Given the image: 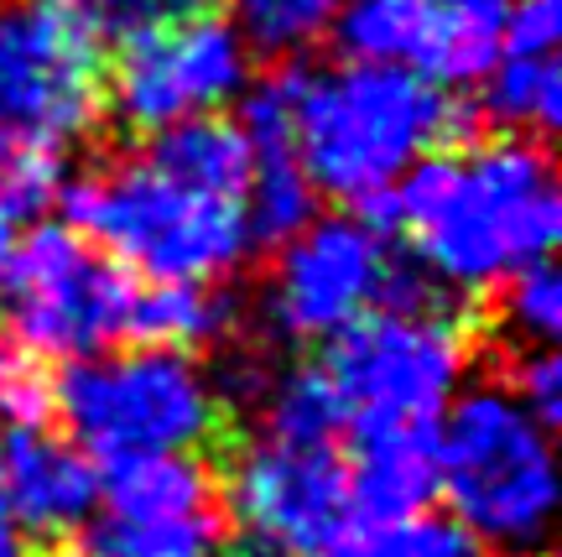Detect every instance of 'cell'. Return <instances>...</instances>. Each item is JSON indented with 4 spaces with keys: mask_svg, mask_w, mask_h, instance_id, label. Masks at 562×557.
Listing matches in <instances>:
<instances>
[{
    "mask_svg": "<svg viewBox=\"0 0 562 557\" xmlns=\"http://www.w3.org/2000/svg\"><path fill=\"white\" fill-rule=\"evenodd\" d=\"M360 220L406 230L417 266L453 292H490L547 260L562 230L558 172L542 141L505 136L474 152H432Z\"/></svg>",
    "mask_w": 562,
    "mask_h": 557,
    "instance_id": "obj_1",
    "label": "cell"
},
{
    "mask_svg": "<svg viewBox=\"0 0 562 557\" xmlns=\"http://www.w3.org/2000/svg\"><path fill=\"white\" fill-rule=\"evenodd\" d=\"M459 131V104L406 68L344 63L323 74L297 68L292 152L313 193L370 209Z\"/></svg>",
    "mask_w": 562,
    "mask_h": 557,
    "instance_id": "obj_2",
    "label": "cell"
},
{
    "mask_svg": "<svg viewBox=\"0 0 562 557\" xmlns=\"http://www.w3.org/2000/svg\"><path fill=\"white\" fill-rule=\"evenodd\" d=\"M438 495L469 537L505 557H537L558 516L552 427L505 380L469 386L438 417Z\"/></svg>",
    "mask_w": 562,
    "mask_h": 557,
    "instance_id": "obj_3",
    "label": "cell"
},
{
    "mask_svg": "<svg viewBox=\"0 0 562 557\" xmlns=\"http://www.w3.org/2000/svg\"><path fill=\"white\" fill-rule=\"evenodd\" d=\"M58 203L79 235L100 239L104 256L136 266L146 281H214L250 256L240 199H214L157 172L146 157L115 161L63 182Z\"/></svg>",
    "mask_w": 562,
    "mask_h": 557,
    "instance_id": "obj_4",
    "label": "cell"
},
{
    "mask_svg": "<svg viewBox=\"0 0 562 557\" xmlns=\"http://www.w3.org/2000/svg\"><path fill=\"white\" fill-rule=\"evenodd\" d=\"M68 443L115 469L136 458L193 454L220 433V391L203 365L178 349H125L63 365L53 380Z\"/></svg>",
    "mask_w": 562,
    "mask_h": 557,
    "instance_id": "obj_5",
    "label": "cell"
},
{
    "mask_svg": "<svg viewBox=\"0 0 562 557\" xmlns=\"http://www.w3.org/2000/svg\"><path fill=\"white\" fill-rule=\"evenodd\" d=\"M104 104V26L89 0H0V172L58 157Z\"/></svg>",
    "mask_w": 562,
    "mask_h": 557,
    "instance_id": "obj_6",
    "label": "cell"
},
{
    "mask_svg": "<svg viewBox=\"0 0 562 557\" xmlns=\"http://www.w3.org/2000/svg\"><path fill=\"white\" fill-rule=\"evenodd\" d=\"M349 427H438L469 376V334L442 308H375L323 365Z\"/></svg>",
    "mask_w": 562,
    "mask_h": 557,
    "instance_id": "obj_7",
    "label": "cell"
},
{
    "mask_svg": "<svg viewBox=\"0 0 562 557\" xmlns=\"http://www.w3.org/2000/svg\"><path fill=\"white\" fill-rule=\"evenodd\" d=\"M5 323L26 355L89 359L131 328L136 281L74 224H37L5 266Z\"/></svg>",
    "mask_w": 562,
    "mask_h": 557,
    "instance_id": "obj_8",
    "label": "cell"
},
{
    "mask_svg": "<svg viewBox=\"0 0 562 557\" xmlns=\"http://www.w3.org/2000/svg\"><path fill=\"white\" fill-rule=\"evenodd\" d=\"M229 516L266 553L318 557L355 526L344 438H292L261 427L229 469Z\"/></svg>",
    "mask_w": 562,
    "mask_h": 557,
    "instance_id": "obj_9",
    "label": "cell"
},
{
    "mask_svg": "<svg viewBox=\"0 0 562 557\" xmlns=\"http://www.w3.org/2000/svg\"><path fill=\"white\" fill-rule=\"evenodd\" d=\"M224 495L193 454L115 464L100 479V505L79 526V557H220Z\"/></svg>",
    "mask_w": 562,
    "mask_h": 557,
    "instance_id": "obj_10",
    "label": "cell"
},
{
    "mask_svg": "<svg viewBox=\"0 0 562 557\" xmlns=\"http://www.w3.org/2000/svg\"><path fill=\"white\" fill-rule=\"evenodd\" d=\"M250 83V47L240 26L220 16H193L157 37L125 42V58L110 79V110L125 131L157 136L178 120L214 115L240 100Z\"/></svg>",
    "mask_w": 562,
    "mask_h": 557,
    "instance_id": "obj_11",
    "label": "cell"
},
{
    "mask_svg": "<svg viewBox=\"0 0 562 557\" xmlns=\"http://www.w3.org/2000/svg\"><path fill=\"white\" fill-rule=\"evenodd\" d=\"M396 256L360 214H328L281 245L271 271V323L281 338H339L385 302Z\"/></svg>",
    "mask_w": 562,
    "mask_h": 557,
    "instance_id": "obj_12",
    "label": "cell"
},
{
    "mask_svg": "<svg viewBox=\"0 0 562 557\" xmlns=\"http://www.w3.org/2000/svg\"><path fill=\"white\" fill-rule=\"evenodd\" d=\"M495 16L442 11L427 0H349L334 21L344 58L406 68L427 83H474L501 63Z\"/></svg>",
    "mask_w": 562,
    "mask_h": 557,
    "instance_id": "obj_13",
    "label": "cell"
},
{
    "mask_svg": "<svg viewBox=\"0 0 562 557\" xmlns=\"http://www.w3.org/2000/svg\"><path fill=\"white\" fill-rule=\"evenodd\" d=\"M0 500L16 532L68 537L100 505V464L47 422H11L0 433Z\"/></svg>",
    "mask_w": 562,
    "mask_h": 557,
    "instance_id": "obj_14",
    "label": "cell"
},
{
    "mask_svg": "<svg viewBox=\"0 0 562 557\" xmlns=\"http://www.w3.org/2000/svg\"><path fill=\"white\" fill-rule=\"evenodd\" d=\"M344 469L360 526L412 521L438 495V427H349Z\"/></svg>",
    "mask_w": 562,
    "mask_h": 557,
    "instance_id": "obj_15",
    "label": "cell"
},
{
    "mask_svg": "<svg viewBox=\"0 0 562 557\" xmlns=\"http://www.w3.org/2000/svg\"><path fill=\"white\" fill-rule=\"evenodd\" d=\"M146 161H151L157 172H167V178L199 188V193L245 203V182H250V141L240 136L235 120H220V115L178 120V125H167V131L151 136Z\"/></svg>",
    "mask_w": 562,
    "mask_h": 557,
    "instance_id": "obj_16",
    "label": "cell"
},
{
    "mask_svg": "<svg viewBox=\"0 0 562 557\" xmlns=\"http://www.w3.org/2000/svg\"><path fill=\"white\" fill-rule=\"evenodd\" d=\"M229 323V298L209 281H151L131 298V328L125 338H140L146 349H178L193 355L214 344Z\"/></svg>",
    "mask_w": 562,
    "mask_h": 557,
    "instance_id": "obj_17",
    "label": "cell"
},
{
    "mask_svg": "<svg viewBox=\"0 0 562 557\" xmlns=\"http://www.w3.org/2000/svg\"><path fill=\"white\" fill-rule=\"evenodd\" d=\"M318 220V193L297 167L292 141L250 146V182H245V224L250 245H286V239Z\"/></svg>",
    "mask_w": 562,
    "mask_h": 557,
    "instance_id": "obj_18",
    "label": "cell"
},
{
    "mask_svg": "<svg viewBox=\"0 0 562 557\" xmlns=\"http://www.w3.org/2000/svg\"><path fill=\"white\" fill-rule=\"evenodd\" d=\"M484 115L526 141H542L562 120V74L558 58H510L505 53L484 74Z\"/></svg>",
    "mask_w": 562,
    "mask_h": 557,
    "instance_id": "obj_19",
    "label": "cell"
},
{
    "mask_svg": "<svg viewBox=\"0 0 562 557\" xmlns=\"http://www.w3.org/2000/svg\"><path fill=\"white\" fill-rule=\"evenodd\" d=\"M245 47L261 53H302L334 32V21L349 0H229Z\"/></svg>",
    "mask_w": 562,
    "mask_h": 557,
    "instance_id": "obj_20",
    "label": "cell"
},
{
    "mask_svg": "<svg viewBox=\"0 0 562 557\" xmlns=\"http://www.w3.org/2000/svg\"><path fill=\"white\" fill-rule=\"evenodd\" d=\"M318 557H484V547L459 521L448 516H412L391 526H364L355 537H339Z\"/></svg>",
    "mask_w": 562,
    "mask_h": 557,
    "instance_id": "obj_21",
    "label": "cell"
},
{
    "mask_svg": "<svg viewBox=\"0 0 562 557\" xmlns=\"http://www.w3.org/2000/svg\"><path fill=\"white\" fill-rule=\"evenodd\" d=\"M261 427H277L292 438H344L349 417H344V401L323 370H292L266 401Z\"/></svg>",
    "mask_w": 562,
    "mask_h": 557,
    "instance_id": "obj_22",
    "label": "cell"
},
{
    "mask_svg": "<svg viewBox=\"0 0 562 557\" xmlns=\"http://www.w3.org/2000/svg\"><path fill=\"white\" fill-rule=\"evenodd\" d=\"M501 323L531 349H552L562 334V277L552 260H531L501 281Z\"/></svg>",
    "mask_w": 562,
    "mask_h": 557,
    "instance_id": "obj_23",
    "label": "cell"
},
{
    "mask_svg": "<svg viewBox=\"0 0 562 557\" xmlns=\"http://www.w3.org/2000/svg\"><path fill=\"white\" fill-rule=\"evenodd\" d=\"M89 5L100 16L104 37L136 42V37H157L167 26H182L193 16H209L214 0H89Z\"/></svg>",
    "mask_w": 562,
    "mask_h": 557,
    "instance_id": "obj_24",
    "label": "cell"
},
{
    "mask_svg": "<svg viewBox=\"0 0 562 557\" xmlns=\"http://www.w3.org/2000/svg\"><path fill=\"white\" fill-rule=\"evenodd\" d=\"M58 188H63L58 157L11 161V167L0 172V209H5L11 220H37L47 203H58Z\"/></svg>",
    "mask_w": 562,
    "mask_h": 557,
    "instance_id": "obj_25",
    "label": "cell"
},
{
    "mask_svg": "<svg viewBox=\"0 0 562 557\" xmlns=\"http://www.w3.org/2000/svg\"><path fill=\"white\" fill-rule=\"evenodd\" d=\"M505 386L526 401V412L542 422V427H558L562 422V365L552 349H526L516 359V376L505 380Z\"/></svg>",
    "mask_w": 562,
    "mask_h": 557,
    "instance_id": "obj_26",
    "label": "cell"
},
{
    "mask_svg": "<svg viewBox=\"0 0 562 557\" xmlns=\"http://www.w3.org/2000/svg\"><path fill=\"white\" fill-rule=\"evenodd\" d=\"M427 5H442V11H469V16H495L505 21L510 0H427Z\"/></svg>",
    "mask_w": 562,
    "mask_h": 557,
    "instance_id": "obj_27",
    "label": "cell"
},
{
    "mask_svg": "<svg viewBox=\"0 0 562 557\" xmlns=\"http://www.w3.org/2000/svg\"><path fill=\"white\" fill-rule=\"evenodd\" d=\"M11 256H16V220L0 209V281H5V266H11Z\"/></svg>",
    "mask_w": 562,
    "mask_h": 557,
    "instance_id": "obj_28",
    "label": "cell"
},
{
    "mask_svg": "<svg viewBox=\"0 0 562 557\" xmlns=\"http://www.w3.org/2000/svg\"><path fill=\"white\" fill-rule=\"evenodd\" d=\"M0 557H26V542H21V532L11 526V516H0Z\"/></svg>",
    "mask_w": 562,
    "mask_h": 557,
    "instance_id": "obj_29",
    "label": "cell"
},
{
    "mask_svg": "<svg viewBox=\"0 0 562 557\" xmlns=\"http://www.w3.org/2000/svg\"><path fill=\"white\" fill-rule=\"evenodd\" d=\"M245 557H281V553H266V547H261V553H245Z\"/></svg>",
    "mask_w": 562,
    "mask_h": 557,
    "instance_id": "obj_30",
    "label": "cell"
},
{
    "mask_svg": "<svg viewBox=\"0 0 562 557\" xmlns=\"http://www.w3.org/2000/svg\"><path fill=\"white\" fill-rule=\"evenodd\" d=\"M0 359H5V355H0Z\"/></svg>",
    "mask_w": 562,
    "mask_h": 557,
    "instance_id": "obj_31",
    "label": "cell"
}]
</instances>
